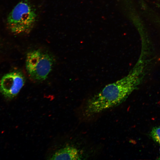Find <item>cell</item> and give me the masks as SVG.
<instances>
[{
    "mask_svg": "<svg viewBox=\"0 0 160 160\" xmlns=\"http://www.w3.org/2000/svg\"><path fill=\"white\" fill-rule=\"evenodd\" d=\"M25 79L20 72L14 71L4 75L0 81V91L6 97L16 96L24 84Z\"/></svg>",
    "mask_w": 160,
    "mask_h": 160,
    "instance_id": "4",
    "label": "cell"
},
{
    "mask_svg": "<svg viewBox=\"0 0 160 160\" xmlns=\"http://www.w3.org/2000/svg\"><path fill=\"white\" fill-rule=\"evenodd\" d=\"M135 75L132 72L107 84L88 99L82 108V117L85 120L91 118L124 102L134 88Z\"/></svg>",
    "mask_w": 160,
    "mask_h": 160,
    "instance_id": "1",
    "label": "cell"
},
{
    "mask_svg": "<svg viewBox=\"0 0 160 160\" xmlns=\"http://www.w3.org/2000/svg\"><path fill=\"white\" fill-rule=\"evenodd\" d=\"M79 155L77 149L68 146L56 151L51 157V160H79Z\"/></svg>",
    "mask_w": 160,
    "mask_h": 160,
    "instance_id": "5",
    "label": "cell"
},
{
    "mask_svg": "<svg viewBox=\"0 0 160 160\" xmlns=\"http://www.w3.org/2000/svg\"><path fill=\"white\" fill-rule=\"evenodd\" d=\"M159 153H160V156L159 159H160V147L159 148Z\"/></svg>",
    "mask_w": 160,
    "mask_h": 160,
    "instance_id": "7",
    "label": "cell"
},
{
    "mask_svg": "<svg viewBox=\"0 0 160 160\" xmlns=\"http://www.w3.org/2000/svg\"><path fill=\"white\" fill-rule=\"evenodd\" d=\"M150 135L154 141L160 144V126L153 127Z\"/></svg>",
    "mask_w": 160,
    "mask_h": 160,
    "instance_id": "6",
    "label": "cell"
},
{
    "mask_svg": "<svg viewBox=\"0 0 160 160\" xmlns=\"http://www.w3.org/2000/svg\"><path fill=\"white\" fill-rule=\"evenodd\" d=\"M37 16L34 7L28 0H24L18 3L9 14L7 23L14 33H28L34 27Z\"/></svg>",
    "mask_w": 160,
    "mask_h": 160,
    "instance_id": "2",
    "label": "cell"
},
{
    "mask_svg": "<svg viewBox=\"0 0 160 160\" xmlns=\"http://www.w3.org/2000/svg\"><path fill=\"white\" fill-rule=\"evenodd\" d=\"M160 7V3L159 4V5Z\"/></svg>",
    "mask_w": 160,
    "mask_h": 160,
    "instance_id": "8",
    "label": "cell"
},
{
    "mask_svg": "<svg viewBox=\"0 0 160 160\" xmlns=\"http://www.w3.org/2000/svg\"><path fill=\"white\" fill-rule=\"evenodd\" d=\"M54 58L48 53L34 50L27 55L25 66L28 73L34 79H45L52 70Z\"/></svg>",
    "mask_w": 160,
    "mask_h": 160,
    "instance_id": "3",
    "label": "cell"
}]
</instances>
